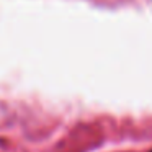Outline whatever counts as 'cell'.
Listing matches in <instances>:
<instances>
[{"label": "cell", "instance_id": "6da1fadb", "mask_svg": "<svg viewBox=\"0 0 152 152\" xmlns=\"http://www.w3.org/2000/svg\"><path fill=\"white\" fill-rule=\"evenodd\" d=\"M149 152H152V151H149Z\"/></svg>", "mask_w": 152, "mask_h": 152}]
</instances>
